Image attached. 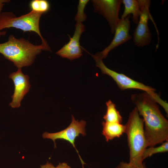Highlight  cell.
Masks as SVG:
<instances>
[{"label": "cell", "instance_id": "6da1fadb", "mask_svg": "<svg viewBox=\"0 0 168 168\" xmlns=\"http://www.w3.org/2000/svg\"><path fill=\"white\" fill-rule=\"evenodd\" d=\"M131 99L142 117L147 147H154L168 140V121L153 98L144 92L132 94Z\"/></svg>", "mask_w": 168, "mask_h": 168}, {"label": "cell", "instance_id": "3957f363", "mask_svg": "<svg viewBox=\"0 0 168 168\" xmlns=\"http://www.w3.org/2000/svg\"><path fill=\"white\" fill-rule=\"evenodd\" d=\"M125 133L127 137L129 149L130 165L137 166H143L142 155L147 148L144 134V122L135 107L130 113L125 124Z\"/></svg>", "mask_w": 168, "mask_h": 168}, {"label": "cell", "instance_id": "9a60e30c", "mask_svg": "<svg viewBox=\"0 0 168 168\" xmlns=\"http://www.w3.org/2000/svg\"><path fill=\"white\" fill-rule=\"evenodd\" d=\"M168 151V140L162 142L159 147H151L146 148L142 154V159L144 160L146 158L150 157L156 153L165 152Z\"/></svg>", "mask_w": 168, "mask_h": 168}, {"label": "cell", "instance_id": "8fae6325", "mask_svg": "<svg viewBox=\"0 0 168 168\" xmlns=\"http://www.w3.org/2000/svg\"><path fill=\"white\" fill-rule=\"evenodd\" d=\"M75 31L72 37L67 44L58 50L56 54L63 58L72 61L81 57L82 55L79 40L85 30V26L82 23L77 22L75 25Z\"/></svg>", "mask_w": 168, "mask_h": 168}, {"label": "cell", "instance_id": "9c48e42d", "mask_svg": "<svg viewBox=\"0 0 168 168\" xmlns=\"http://www.w3.org/2000/svg\"><path fill=\"white\" fill-rule=\"evenodd\" d=\"M130 15H129L123 19H120L115 28L114 35L111 43L103 50L94 55L96 56L103 60L107 57L110 50L131 38V35L129 33L130 27Z\"/></svg>", "mask_w": 168, "mask_h": 168}, {"label": "cell", "instance_id": "4fadbf2b", "mask_svg": "<svg viewBox=\"0 0 168 168\" xmlns=\"http://www.w3.org/2000/svg\"><path fill=\"white\" fill-rule=\"evenodd\" d=\"M102 125V134L105 136L107 142L116 138H119L125 133V125L121 123L103 121Z\"/></svg>", "mask_w": 168, "mask_h": 168}, {"label": "cell", "instance_id": "ba28073f", "mask_svg": "<svg viewBox=\"0 0 168 168\" xmlns=\"http://www.w3.org/2000/svg\"><path fill=\"white\" fill-rule=\"evenodd\" d=\"M94 12L101 15L108 21L112 34L119 22V12L121 3L120 0H92Z\"/></svg>", "mask_w": 168, "mask_h": 168}, {"label": "cell", "instance_id": "d6986e66", "mask_svg": "<svg viewBox=\"0 0 168 168\" xmlns=\"http://www.w3.org/2000/svg\"><path fill=\"white\" fill-rule=\"evenodd\" d=\"M55 168H71L67 163L65 162L59 163L55 167Z\"/></svg>", "mask_w": 168, "mask_h": 168}, {"label": "cell", "instance_id": "8992f818", "mask_svg": "<svg viewBox=\"0 0 168 168\" xmlns=\"http://www.w3.org/2000/svg\"><path fill=\"white\" fill-rule=\"evenodd\" d=\"M71 117V122L66 128L61 131L54 133L45 132L43 133L42 137L44 139L52 140L54 143L55 148L56 147L55 143L56 140L62 139L69 142L76 150L82 163L83 164L84 162L75 147V142L76 138L78 137L80 134H82L83 136L86 135L85 127L86 122L83 120L80 121L76 120L72 115Z\"/></svg>", "mask_w": 168, "mask_h": 168}, {"label": "cell", "instance_id": "5bb4252c", "mask_svg": "<svg viewBox=\"0 0 168 168\" xmlns=\"http://www.w3.org/2000/svg\"><path fill=\"white\" fill-rule=\"evenodd\" d=\"M107 110L103 116L105 122L121 123L122 117L116 108V105L110 100L106 102Z\"/></svg>", "mask_w": 168, "mask_h": 168}, {"label": "cell", "instance_id": "e0dca14e", "mask_svg": "<svg viewBox=\"0 0 168 168\" xmlns=\"http://www.w3.org/2000/svg\"><path fill=\"white\" fill-rule=\"evenodd\" d=\"M89 1L88 0H80L79 1L77 12L74 17L76 22L82 23L86 19L87 16L84 13V9Z\"/></svg>", "mask_w": 168, "mask_h": 168}, {"label": "cell", "instance_id": "30bf717a", "mask_svg": "<svg viewBox=\"0 0 168 168\" xmlns=\"http://www.w3.org/2000/svg\"><path fill=\"white\" fill-rule=\"evenodd\" d=\"M9 77L14 85V93L11 96L12 100L9 105L12 108H18L20 106L22 100L30 87L29 77L23 73L21 69H18L16 72L10 74Z\"/></svg>", "mask_w": 168, "mask_h": 168}, {"label": "cell", "instance_id": "7402d4cb", "mask_svg": "<svg viewBox=\"0 0 168 168\" xmlns=\"http://www.w3.org/2000/svg\"><path fill=\"white\" fill-rule=\"evenodd\" d=\"M6 31H0V36L1 35H6Z\"/></svg>", "mask_w": 168, "mask_h": 168}, {"label": "cell", "instance_id": "52a82bcc", "mask_svg": "<svg viewBox=\"0 0 168 168\" xmlns=\"http://www.w3.org/2000/svg\"><path fill=\"white\" fill-rule=\"evenodd\" d=\"M151 1L143 0L141 12L138 25L133 33L134 44L142 47L150 43L152 35L148 26L149 19H151L155 25L149 11Z\"/></svg>", "mask_w": 168, "mask_h": 168}, {"label": "cell", "instance_id": "2e32d148", "mask_svg": "<svg viewBox=\"0 0 168 168\" xmlns=\"http://www.w3.org/2000/svg\"><path fill=\"white\" fill-rule=\"evenodd\" d=\"M32 11L43 14L48 12L50 8V4L46 0H33L30 3Z\"/></svg>", "mask_w": 168, "mask_h": 168}, {"label": "cell", "instance_id": "5b68a950", "mask_svg": "<svg viewBox=\"0 0 168 168\" xmlns=\"http://www.w3.org/2000/svg\"><path fill=\"white\" fill-rule=\"evenodd\" d=\"M42 14L31 11L28 13L17 17L11 12H1L0 13V31L5 28L13 27L24 32H34L40 37L42 44L49 46L42 37L40 30V20Z\"/></svg>", "mask_w": 168, "mask_h": 168}, {"label": "cell", "instance_id": "277c9868", "mask_svg": "<svg viewBox=\"0 0 168 168\" xmlns=\"http://www.w3.org/2000/svg\"><path fill=\"white\" fill-rule=\"evenodd\" d=\"M90 54L94 59L96 66L100 69L101 73L110 77L116 82L120 90H124L128 89H136L143 91L151 96L156 101L163 107L167 114H168V103L162 100L156 92L155 89L135 81L123 73H118L110 69L105 65L102 59L91 54Z\"/></svg>", "mask_w": 168, "mask_h": 168}, {"label": "cell", "instance_id": "ffe728a7", "mask_svg": "<svg viewBox=\"0 0 168 168\" xmlns=\"http://www.w3.org/2000/svg\"><path fill=\"white\" fill-rule=\"evenodd\" d=\"M40 168H55V167L51 163L47 161L45 164L41 165Z\"/></svg>", "mask_w": 168, "mask_h": 168}, {"label": "cell", "instance_id": "7a4b0ae2", "mask_svg": "<svg viewBox=\"0 0 168 168\" xmlns=\"http://www.w3.org/2000/svg\"><path fill=\"white\" fill-rule=\"evenodd\" d=\"M51 51L49 46L42 44L35 45L23 38L11 35L7 41L0 44V53L12 62L18 69L31 65L42 50Z\"/></svg>", "mask_w": 168, "mask_h": 168}, {"label": "cell", "instance_id": "7c38bea8", "mask_svg": "<svg viewBox=\"0 0 168 168\" xmlns=\"http://www.w3.org/2000/svg\"><path fill=\"white\" fill-rule=\"evenodd\" d=\"M122 2L124 5V9L120 19H123L128 15L132 14L133 22L137 24L141 12L143 0H123Z\"/></svg>", "mask_w": 168, "mask_h": 168}, {"label": "cell", "instance_id": "44dd1931", "mask_svg": "<svg viewBox=\"0 0 168 168\" xmlns=\"http://www.w3.org/2000/svg\"><path fill=\"white\" fill-rule=\"evenodd\" d=\"M10 1L9 0H0V13L1 12L5 4L8 3Z\"/></svg>", "mask_w": 168, "mask_h": 168}, {"label": "cell", "instance_id": "ac0fdd59", "mask_svg": "<svg viewBox=\"0 0 168 168\" xmlns=\"http://www.w3.org/2000/svg\"><path fill=\"white\" fill-rule=\"evenodd\" d=\"M115 168H145L143 166L142 167H137L130 165L128 163L120 162Z\"/></svg>", "mask_w": 168, "mask_h": 168}]
</instances>
